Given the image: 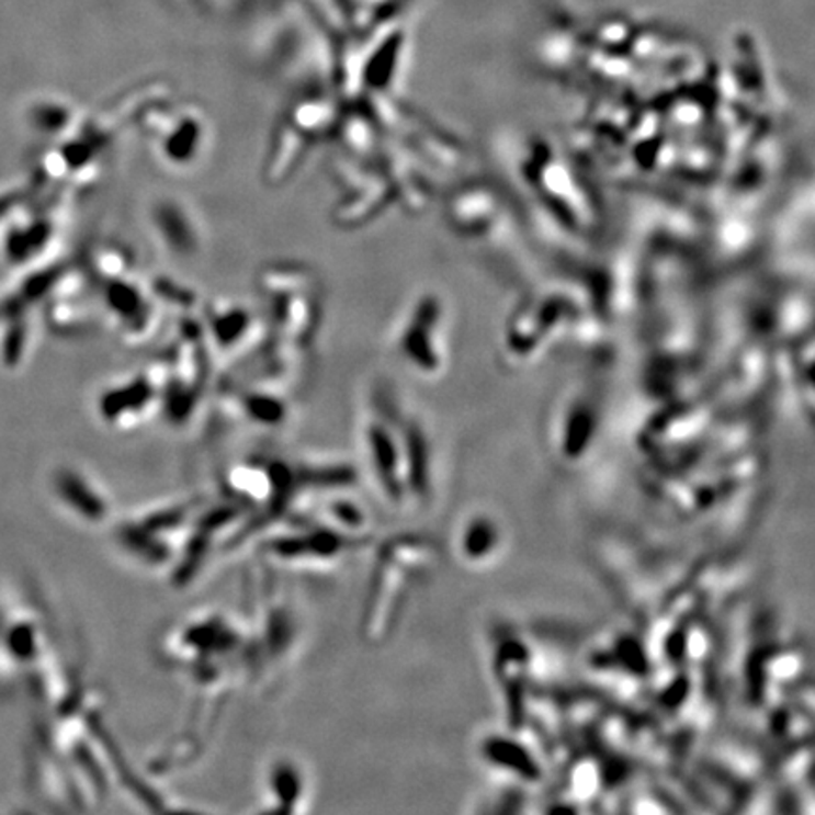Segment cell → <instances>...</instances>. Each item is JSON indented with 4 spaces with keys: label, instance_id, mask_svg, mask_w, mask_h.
<instances>
[{
    "label": "cell",
    "instance_id": "cell-1",
    "mask_svg": "<svg viewBox=\"0 0 815 815\" xmlns=\"http://www.w3.org/2000/svg\"><path fill=\"white\" fill-rule=\"evenodd\" d=\"M199 510V500L185 499L140 513L117 529V546L138 565L161 568L180 555L183 533L193 525Z\"/></svg>",
    "mask_w": 815,
    "mask_h": 815
},
{
    "label": "cell",
    "instance_id": "cell-2",
    "mask_svg": "<svg viewBox=\"0 0 815 815\" xmlns=\"http://www.w3.org/2000/svg\"><path fill=\"white\" fill-rule=\"evenodd\" d=\"M242 627L219 613L191 618L178 627L174 638L169 642V654L176 667H188L191 672L201 667L204 660L212 659L217 667L219 657H229L244 647Z\"/></svg>",
    "mask_w": 815,
    "mask_h": 815
},
{
    "label": "cell",
    "instance_id": "cell-3",
    "mask_svg": "<svg viewBox=\"0 0 815 815\" xmlns=\"http://www.w3.org/2000/svg\"><path fill=\"white\" fill-rule=\"evenodd\" d=\"M364 457L376 487L392 506L410 499L408 489V442L395 437L384 419L371 418L364 425Z\"/></svg>",
    "mask_w": 815,
    "mask_h": 815
},
{
    "label": "cell",
    "instance_id": "cell-4",
    "mask_svg": "<svg viewBox=\"0 0 815 815\" xmlns=\"http://www.w3.org/2000/svg\"><path fill=\"white\" fill-rule=\"evenodd\" d=\"M358 536L340 533L332 527H317V529H297V533L283 534L272 540L267 552L290 565H330L342 559L350 552L351 542H359Z\"/></svg>",
    "mask_w": 815,
    "mask_h": 815
},
{
    "label": "cell",
    "instance_id": "cell-5",
    "mask_svg": "<svg viewBox=\"0 0 815 815\" xmlns=\"http://www.w3.org/2000/svg\"><path fill=\"white\" fill-rule=\"evenodd\" d=\"M157 403L156 385L149 376L117 384L101 398V414L112 427H125L140 421Z\"/></svg>",
    "mask_w": 815,
    "mask_h": 815
},
{
    "label": "cell",
    "instance_id": "cell-6",
    "mask_svg": "<svg viewBox=\"0 0 815 815\" xmlns=\"http://www.w3.org/2000/svg\"><path fill=\"white\" fill-rule=\"evenodd\" d=\"M306 772L297 761L283 757L270 765L264 778L267 789V810L282 814L303 812L306 802Z\"/></svg>",
    "mask_w": 815,
    "mask_h": 815
},
{
    "label": "cell",
    "instance_id": "cell-7",
    "mask_svg": "<svg viewBox=\"0 0 815 815\" xmlns=\"http://www.w3.org/2000/svg\"><path fill=\"white\" fill-rule=\"evenodd\" d=\"M482 757L495 769L502 770L506 774H516L523 782H536L542 774L533 754L516 738H487L486 744H482Z\"/></svg>",
    "mask_w": 815,
    "mask_h": 815
},
{
    "label": "cell",
    "instance_id": "cell-8",
    "mask_svg": "<svg viewBox=\"0 0 815 815\" xmlns=\"http://www.w3.org/2000/svg\"><path fill=\"white\" fill-rule=\"evenodd\" d=\"M176 127L162 131L159 140V154L165 161L172 165H188L201 156V142H203L204 123L188 114L183 120H174Z\"/></svg>",
    "mask_w": 815,
    "mask_h": 815
},
{
    "label": "cell",
    "instance_id": "cell-9",
    "mask_svg": "<svg viewBox=\"0 0 815 815\" xmlns=\"http://www.w3.org/2000/svg\"><path fill=\"white\" fill-rule=\"evenodd\" d=\"M500 547V529L491 518L478 516L466 519L459 534V553L466 563L482 565L493 559Z\"/></svg>",
    "mask_w": 815,
    "mask_h": 815
}]
</instances>
